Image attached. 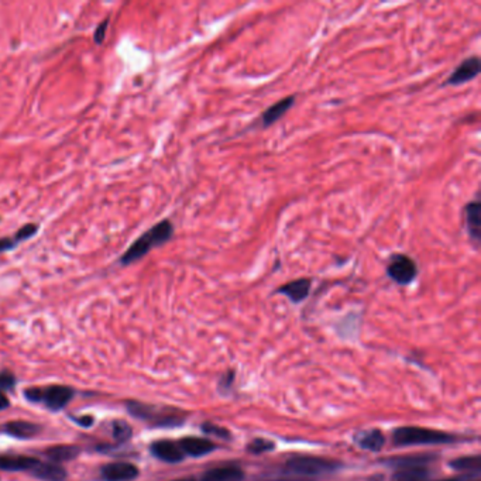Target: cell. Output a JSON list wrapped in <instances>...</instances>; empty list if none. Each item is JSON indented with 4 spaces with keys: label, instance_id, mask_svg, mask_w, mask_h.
Masks as SVG:
<instances>
[{
    "label": "cell",
    "instance_id": "obj_1",
    "mask_svg": "<svg viewBox=\"0 0 481 481\" xmlns=\"http://www.w3.org/2000/svg\"><path fill=\"white\" fill-rule=\"evenodd\" d=\"M341 467L342 465L335 460L299 456L288 459L281 467L279 476H266L263 481H316L321 476L338 472Z\"/></svg>",
    "mask_w": 481,
    "mask_h": 481
},
{
    "label": "cell",
    "instance_id": "obj_2",
    "mask_svg": "<svg viewBox=\"0 0 481 481\" xmlns=\"http://www.w3.org/2000/svg\"><path fill=\"white\" fill-rule=\"evenodd\" d=\"M174 236V224L170 219H162L155 223L151 229L144 232L136 239L129 249L119 257V266L128 267L140 262L145 257L152 249L161 247L168 243Z\"/></svg>",
    "mask_w": 481,
    "mask_h": 481
},
{
    "label": "cell",
    "instance_id": "obj_3",
    "mask_svg": "<svg viewBox=\"0 0 481 481\" xmlns=\"http://www.w3.org/2000/svg\"><path fill=\"white\" fill-rule=\"evenodd\" d=\"M457 440L459 438L455 435L418 426H401L393 433V442L398 448L418 445H449L456 443Z\"/></svg>",
    "mask_w": 481,
    "mask_h": 481
},
{
    "label": "cell",
    "instance_id": "obj_4",
    "mask_svg": "<svg viewBox=\"0 0 481 481\" xmlns=\"http://www.w3.org/2000/svg\"><path fill=\"white\" fill-rule=\"evenodd\" d=\"M128 410L135 418L150 422L154 426L160 428H174L181 426L185 422L187 413L175 408L157 407L150 404H143L138 401L128 403Z\"/></svg>",
    "mask_w": 481,
    "mask_h": 481
},
{
    "label": "cell",
    "instance_id": "obj_5",
    "mask_svg": "<svg viewBox=\"0 0 481 481\" xmlns=\"http://www.w3.org/2000/svg\"><path fill=\"white\" fill-rule=\"evenodd\" d=\"M24 395L31 403H44L51 411H60L68 405L73 390L66 386H50L47 388H29Z\"/></svg>",
    "mask_w": 481,
    "mask_h": 481
},
{
    "label": "cell",
    "instance_id": "obj_6",
    "mask_svg": "<svg viewBox=\"0 0 481 481\" xmlns=\"http://www.w3.org/2000/svg\"><path fill=\"white\" fill-rule=\"evenodd\" d=\"M387 275L400 285H408L418 275V264L407 254H393L387 264Z\"/></svg>",
    "mask_w": 481,
    "mask_h": 481
},
{
    "label": "cell",
    "instance_id": "obj_7",
    "mask_svg": "<svg viewBox=\"0 0 481 481\" xmlns=\"http://www.w3.org/2000/svg\"><path fill=\"white\" fill-rule=\"evenodd\" d=\"M480 58L477 56L466 58L459 67L452 72V75L445 81L443 85L449 86H460L473 81L480 73Z\"/></svg>",
    "mask_w": 481,
    "mask_h": 481
},
{
    "label": "cell",
    "instance_id": "obj_8",
    "mask_svg": "<svg viewBox=\"0 0 481 481\" xmlns=\"http://www.w3.org/2000/svg\"><path fill=\"white\" fill-rule=\"evenodd\" d=\"M138 476V469L128 462H115L100 469L103 481H132Z\"/></svg>",
    "mask_w": 481,
    "mask_h": 481
},
{
    "label": "cell",
    "instance_id": "obj_9",
    "mask_svg": "<svg viewBox=\"0 0 481 481\" xmlns=\"http://www.w3.org/2000/svg\"><path fill=\"white\" fill-rule=\"evenodd\" d=\"M151 453L165 463H180L184 460V452L172 440H157L151 445Z\"/></svg>",
    "mask_w": 481,
    "mask_h": 481
},
{
    "label": "cell",
    "instance_id": "obj_10",
    "mask_svg": "<svg viewBox=\"0 0 481 481\" xmlns=\"http://www.w3.org/2000/svg\"><path fill=\"white\" fill-rule=\"evenodd\" d=\"M465 220L469 237L477 247L481 239V202L479 200L472 201L466 205Z\"/></svg>",
    "mask_w": 481,
    "mask_h": 481
},
{
    "label": "cell",
    "instance_id": "obj_11",
    "mask_svg": "<svg viewBox=\"0 0 481 481\" xmlns=\"http://www.w3.org/2000/svg\"><path fill=\"white\" fill-rule=\"evenodd\" d=\"M311 285H312V281L309 278H298V279H294L291 282H286V284L281 285L276 289V294L285 295L294 304H299V302H302L304 299L308 298L309 291H311Z\"/></svg>",
    "mask_w": 481,
    "mask_h": 481
},
{
    "label": "cell",
    "instance_id": "obj_12",
    "mask_svg": "<svg viewBox=\"0 0 481 481\" xmlns=\"http://www.w3.org/2000/svg\"><path fill=\"white\" fill-rule=\"evenodd\" d=\"M180 448L184 452V455L192 456V457H202L205 455H209L216 449V445L210 442L205 438H195V436H188L180 440Z\"/></svg>",
    "mask_w": 481,
    "mask_h": 481
},
{
    "label": "cell",
    "instance_id": "obj_13",
    "mask_svg": "<svg viewBox=\"0 0 481 481\" xmlns=\"http://www.w3.org/2000/svg\"><path fill=\"white\" fill-rule=\"evenodd\" d=\"M38 229H40V224H37V223H27V224L21 226L14 233V236L0 237V254L14 250L20 243L31 239L38 232Z\"/></svg>",
    "mask_w": 481,
    "mask_h": 481
},
{
    "label": "cell",
    "instance_id": "obj_14",
    "mask_svg": "<svg viewBox=\"0 0 481 481\" xmlns=\"http://www.w3.org/2000/svg\"><path fill=\"white\" fill-rule=\"evenodd\" d=\"M295 103V96H286L278 102H275L273 106H270L267 110H264V113L262 115V128H270L271 125H274L276 120H279Z\"/></svg>",
    "mask_w": 481,
    "mask_h": 481
},
{
    "label": "cell",
    "instance_id": "obj_15",
    "mask_svg": "<svg viewBox=\"0 0 481 481\" xmlns=\"http://www.w3.org/2000/svg\"><path fill=\"white\" fill-rule=\"evenodd\" d=\"M3 430L7 435L17 438V439H31L41 432V426L33 422H27V420H13V422H7Z\"/></svg>",
    "mask_w": 481,
    "mask_h": 481
},
{
    "label": "cell",
    "instance_id": "obj_16",
    "mask_svg": "<svg viewBox=\"0 0 481 481\" xmlns=\"http://www.w3.org/2000/svg\"><path fill=\"white\" fill-rule=\"evenodd\" d=\"M34 477L43 481H64L67 479V472L58 463H38L30 472Z\"/></svg>",
    "mask_w": 481,
    "mask_h": 481
},
{
    "label": "cell",
    "instance_id": "obj_17",
    "mask_svg": "<svg viewBox=\"0 0 481 481\" xmlns=\"http://www.w3.org/2000/svg\"><path fill=\"white\" fill-rule=\"evenodd\" d=\"M38 459L26 456H0V469L6 472H31Z\"/></svg>",
    "mask_w": 481,
    "mask_h": 481
},
{
    "label": "cell",
    "instance_id": "obj_18",
    "mask_svg": "<svg viewBox=\"0 0 481 481\" xmlns=\"http://www.w3.org/2000/svg\"><path fill=\"white\" fill-rule=\"evenodd\" d=\"M356 442L361 449L370 452H380L386 443V436L378 429H371L356 436Z\"/></svg>",
    "mask_w": 481,
    "mask_h": 481
},
{
    "label": "cell",
    "instance_id": "obj_19",
    "mask_svg": "<svg viewBox=\"0 0 481 481\" xmlns=\"http://www.w3.org/2000/svg\"><path fill=\"white\" fill-rule=\"evenodd\" d=\"M244 480V473L242 469L234 467V466H226V467H217V469H210L204 476L201 477V481H243Z\"/></svg>",
    "mask_w": 481,
    "mask_h": 481
},
{
    "label": "cell",
    "instance_id": "obj_20",
    "mask_svg": "<svg viewBox=\"0 0 481 481\" xmlns=\"http://www.w3.org/2000/svg\"><path fill=\"white\" fill-rule=\"evenodd\" d=\"M435 455H416V456H404V457H394L388 459L386 465L400 470V469H407V467H420V466H428L435 460Z\"/></svg>",
    "mask_w": 481,
    "mask_h": 481
},
{
    "label": "cell",
    "instance_id": "obj_21",
    "mask_svg": "<svg viewBox=\"0 0 481 481\" xmlns=\"http://www.w3.org/2000/svg\"><path fill=\"white\" fill-rule=\"evenodd\" d=\"M450 467L457 470V472H466V475H476L480 476L481 473V456L475 455V456H465V457H457L452 460Z\"/></svg>",
    "mask_w": 481,
    "mask_h": 481
},
{
    "label": "cell",
    "instance_id": "obj_22",
    "mask_svg": "<svg viewBox=\"0 0 481 481\" xmlns=\"http://www.w3.org/2000/svg\"><path fill=\"white\" fill-rule=\"evenodd\" d=\"M81 453V449L78 446H54L46 450V456H48L53 463H63V462H69L73 460L78 455Z\"/></svg>",
    "mask_w": 481,
    "mask_h": 481
},
{
    "label": "cell",
    "instance_id": "obj_23",
    "mask_svg": "<svg viewBox=\"0 0 481 481\" xmlns=\"http://www.w3.org/2000/svg\"><path fill=\"white\" fill-rule=\"evenodd\" d=\"M428 479H429L428 466H420L397 470L393 481H428Z\"/></svg>",
    "mask_w": 481,
    "mask_h": 481
},
{
    "label": "cell",
    "instance_id": "obj_24",
    "mask_svg": "<svg viewBox=\"0 0 481 481\" xmlns=\"http://www.w3.org/2000/svg\"><path fill=\"white\" fill-rule=\"evenodd\" d=\"M132 426L128 425L126 422L123 420H116L113 422V438L116 442L119 443H123V442H128L130 438H132Z\"/></svg>",
    "mask_w": 481,
    "mask_h": 481
},
{
    "label": "cell",
    "instance_id": "obj_25",
    "mask_svg": "<svg viewBox=\"0 0 481 481\" xmlns=\"http://www.w3.org/2000/svg\"><path fill=\"white\" fill-rule=\"evenodd\" d=\"M273 449H274V443L267 439H256L247 446V450L253 455H260V453H264Z\"/></svg>",
    "mask_w": 481,
    "mask_h": 481
},
{
    "label": "cell",
    "instance_id": "obj_26",
    "mask_svg": "<svg viewBox=\"0 0 481 481\" xmlns=\"http://www.w3.org/2000/svg\"><path fill=\"white\" fill-rule=\"evenodd\" d=\"M202 430L207 433V435H213V436H217V438H222V439H230V432L222 426H217L214 423H205L202 426Z\"/></svg>",
    "mask_w": 481,
    "mask_h": 481
},
{
    "label": "cell",
    "instance_id": "obj_27",
    "mask_svg": "<svg viewBox=\"0 0 481 481\" xmlns=\"http://www.w3.org/2000/svg\"><path fill=\"white\" fill-rule=\"evenodd\" d=\"M16 386V377L10 371H1L0 373V391H7L14 388Z\"/></svg>",
    "mask_w": 481,
    "mask_h": 481
},
{
    "label": "cell",
    "instance_id": "obj_28",
    "mask_svg": "<svg viewBox=\"0 0 481 481\" xmlns=\"http://www.w3.org/2000/svg\"><path fill=\"white\" fill-rule=\"evenodd\" d=\"M108 27H109V19H105L103 21H100L95 30L93 34V40L96 44H102L106 38V33H108Z\"/></svg>",
    "mask_w": 481,
    "mask_h": 481
},
{
    "label": "cell",
    "instance_id": "obj_29",
    "mask_svg": "<svg viewBox=\"0 0 481 481\" xmlns=\"http://www.w3.org/2000/svg\"><path fill=\"white\" fill-rule=\"evenodd\" d=\"M234 381V373L233 371H229L226 376H223V378L220 380V386L223 388H229L232 386V383Z\"/></svg>",
    "mask_w": 481,
    "mask_h": 481
},
{
    "label": "cell",
    "instance_id": "obj_30",
    "mask_svg": "<svg viewBox=\"0 0 481 481\" xmlns=\"http://www.w3.org/2000/svg\"><path fill=\"white\" fill-rule=\"evenodd\" d=\"M75 422L81 426H85V428H89L93 425V416H81V418H73Z\"/></svg>",
    "mask_w": 481,
    "mask_h": 481
},
{
    "label": "cell",
    "instance_id": "obj_31",
    "mask_svg": "<svg viewBox=\"0 0 481 481\" xmlns=\"http://www.w3.org/2000/svg\"><path fill=\"white\" fill-rule=\"evenodd\" d=\"M476 477H479V476H476V475H462V476H459V477H453V479H446V480L439 481H470L473 480V479H476Z\"/></svg>",
    "mask_w": 481,
    "mask_h": 481
},
{
    "label": "cell",
    "instance_id": "obj_32",
    "mask_svg": "<svg viewBox=\"0 0 481 481\" xmlns=\"http://www.w3.org/2000/svg\"><path fill=\"white\" fill-rule=\"evenodd\" d=\"M9 405H10V403H9V398L4 395V393H3V391H0V411H3V410H6V408H9Z\"/></svg>",
    "mask_w": 481,
    "mask_h": 481
},
{
    "label": "cell",
    "instance_id": "obj_33",
    "mask_svg": "<svg viewBox=\"0 0 481 481\" xmlns=\"http://www.w3.org/2000/svg\"><path fill=\"white\" fill-rule=\"evenodd\" d=\"M174 481H195V480H194V479H178V480Z\"/></svg>",
    "mask_w": 481,
    "mask_h": 481
},
{
    "label": "cell",
    "instance_id": "obj_34",
    "mask_svg": "<svg viewBox=\"0 0 481 481\" xmlns=\"http://www.w3.org/2000/svg\"><path fill=\"white\" fill-rule=\"evenodd\" d=\"M470 481H480V480H479V477H476V479H475V480H470Z\"/></svg>",
    "mask_w": 481,
    "mask_h": 481
}]
</instances>
